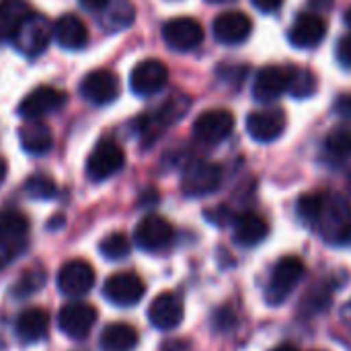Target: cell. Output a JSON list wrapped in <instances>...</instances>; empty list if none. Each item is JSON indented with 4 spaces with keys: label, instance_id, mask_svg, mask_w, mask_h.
Returning <instances> with one entry per match:
<instances>
[{
    "label": "cell",
    "instance_id": "cell-29",
    "mask_svg": "<svg viewBox=\"0 0 351 351\" xmlns=\"http://www.w3.org/2000/svg\"><path fill=\"white\" fill-rule=\"evenodd\" d=\"M29 220L19 212H2L0 214V237L12 241H27Z\"/></svg>",
    "mask_w": 351,
    "mask_h": 351
},
{
    "label": "cell",
    "instance_id": "cell-11",
    "mask_svg": "<svg viewBox=\"0 0 351 351\" xmlns=\"http://www.w3.org/2000/svg\"><path fill=\"white\" fill-rule=\"evenodd\" d=\"M292 66H265L257 72L253 82V97L261 103H269L288 90L292 80Z\"/></svg>",
    "mask_w": 351,
    "mask_h": 351
},
{
    "label": "cell",
    "instance_id": "cell-25",
    "mask_svg": "<svg viewBox=\"0 0 351 351\" xmlns=\"http://www.w3.org/2000/svg\"><path fill=\"white\" fill-rule=\"evenodd\" d=\"M99 346L103 351H132L138 346V331L128 323L107 325L101 333Z\"/></svg>",
    "mask_w": 351,
    "mask_h": 351
},
{
    "label": "cell",
    "instance_id": "cell-44",
    "mask_svg": "<svg viewBox=\"0 0 351 351\" xmlns=\"http://www.w3.org/2000/svg\"><path fill=\"white\" fill-rule=\"evenodd\" d=\"M210 4H228V2H237V0H208Z\"/></svg>",
    "mask_w": 351,
    "mask_h": 351
},
{
    "label": "cell",
    "instance_id": "cell-8",
    "mask_svg": "<svg viewBox=\"0 0 351 351\" xmlns=\"http://www.w3.org/2000/svg\"><path fill=\"white\" fill-rule=\"evenodd\" d=\"M175 230L171 226V222H167L162 216L150 214L146 218H142L134 230V241L142 251H162L173 243Z\"/></svg>",
    "mask_w": 351,
    "mask_h": 351
},
{
    "label": "cell",
    "instance_id": "cell-27",
    "mask_svg": "<svg viewBox=\"0 0 351 351\" xmlns=\"http://www.w3.org/2000/svg\"><path fill=\"white\" fill-rule=\"evenodd\" d=\"M103 10H105L103 25L109 31L128 29L134 23V19H136V8H134L132 0H111Z\"/></svg>",
    "mask_w": 351,
    "mask_h": 351
},
{
    "label": "cell",
    "instance_id": "cell-22",
    "mask_svg": "<svg viewBox=\"0 0 351 351\" xmlns=\"http://www.w3.org/2000/svg\"><path fill=\"white\" fill-rule=\"evenodd\" d=\"M31 14V6L25 0H0V35L14 41Z\"/></svg>",
    "mask_w": 351,
    "mask_h": 351
},
{
    "label": "cell",
    "instance_id": "cell-33",
    "mask_svg": "<svg viewBox=\"0 0 351 351\" xmlns=\"http://www.w3.org/2000/svg\"><path fill=\"white\" fill-rule=\"evenodd\" d=\"M323 197H325V193H306V195L300 197L298 214L306 224L315 226V222L319 218V212H321V206H323Z\"/></svg>",
    "mask_w": 351,
    "mask_h": 351
},
{
    "label": "cell",
    "instance_id": "cell-21",
    "mask_svg": "<svg viewBox=\"0 0 351 351\" xmlns=\"http://www.w3.org/2000/svg\"><path fill=\"white\" fill-rule=\"evenodd\" d=\"M19 142H21L25 152H29L33 156H41V154H47L51 150L53 134L39 119H29L19 130Z\"/></svg>",
    "mask_w": 351,
    "mask_h": 351
},
{
    "label": "cell",
    "instance_id": "cell-26",
    "mask_svg": "<svg viewBox=\"0 0 351 351\" xmlns=\"http://www.w3.org/2000/svg\"><path fill=\"white\" fill-rule=\"evenodd\" d=\"M189 107H191V99H189V97H185V95H175V97H171L169 101H165V103L156 109V113H154L152 117H148V119H144V121L148 123V128L160 130V128H167V125H173L175 121H179V119L189 111Z\"/></svg>",
    "mask_w": 351,
    "mask_h": 351
},
{
    "label": "cell",
    "instance_id": "cell-42",
    "mask_svg": "<svg viewBox=\"0 0 351 351\" xmlns=\"http://www.w3.org/2000/svg\"><path fill=\"white\" fill-rule=\"evenodd\" d=\"M271 351H298V348L296 346H292V343H282V346H278L276 350Z\"/></svg>",
    "mask_w": 351,
    "mask_h": 351
},
{
    "label": "cell",
    "instance_id": "cell-13",
    "mask_svg": "<svg viewBox=\"0 0 351 351\" xmlns=\"http://www.w3.org/2000/svg\"><path fill=\"white\" fill-rule=\"evenodd\" d=\"M58 321L64 335L70 339H84L95 327L97 311L86 302H70L60 311Z\"/></svg>",
    "mask_w": 351,
    "mask_h": 351
},
{
    "label": "cell",
    "instance_id": "cell-19",
    "mask_svg": "<svg viewBox=\"0 0 351 351\" xmlns=\"http://www.w3.org/2000/svg\"><path fill=\"white\" fill-rule=\"evenodd\" d=\"M253 31V23L245 12L228 10L216 16L214 21V37L226 45H239L249 39Z\"/></svg>",
    "mask_w": 351,
    "mask_h": 351
},
{
    "label": "cell",
    "instance_id": "cell-18",
    "mask_svg": "<svg viewBox=\"0 0 351 351\" xmlns=\"http://www.w3.org/2000/svg\"><path fill=\"white\" fill-rule=\"evenodd\" d=\"M51 33H53V29H49V23L45 16L31 14L27 19V23L21 27L19 35L14 37V43L25 56H39L47 47Z\"/></svg>",
    "mask_w": 351,
    "mask_h": 351
},
{
    "label": "cell",
    "instance_id": "cell-38",
    "mask_svg": "<svg viewBox=\"0 0 351 351\" xmlns=\"http://www.w3.org/2000/svg\"><path fill=\"white\" fill-rule=\"evenodd\" d=\"M158 351H193L191 350V343L185 341V339H169L160 346Z\"/></svg>",
    "mask_w": 351,
    "mask_h": 351
},
{
    "label": "cell",
    "instance_id": "cell-4",
    "mask_svg": "<svg viewBox=\"0 0 351 351\" xmlns=\"http://www.w3.org/2000/svg\"><path fill=\"white\" fill-rule=\"evenodd\" d=\"M222 183V171L218 165L208 160L191 162L181 179V189L189 197H204L214 193Z\"/></svg>",
    "mask_w": 351,
    "mask_h": 351
},
{
    "label": "cell",
    "instance_id": "cell-14",
    "mask_svg": "<svg viewBox=\"0 0 351 351\" xmlns=\"http://www.w3.org/2000/svg\"><path fill=\"white\" fill-rule=\"evenodd\" d=\"M80 95L93 105H109L119 95V80L109 70H93L80 82Z\"/></svg>",
    "mask_w": 351,
    "mask_h": 351
},
{
    "label": "cell",
    "instance_id": "cell-2",
    "mask_svg": "<svg viewBox=\"0 0 351 351\" xmlns=\"http://www.w3.org/2000/svg\"><path fill=\"white\" fill-rule=\"evenodd\" d=\"M302 278H304V263H302V259H298L294 255L282 257L276 263L274 271H271V278H269V284H267V292H265V300L271 306H280L294 292V288L300 284Z\"/></svg>",
    "mask_w": 351,
    "mask_h": 351
},
{
    "label": "cell",
    "instance_id": "cell-39",
    "mask_svg": "<svg viewBox=\"0 0 351 351\" xmlns=\"http://www.w3.org/2000/svg\"><path fill=\"white\" fill-rule=\"evenodd\" d=\"M253 4L261 12H276L284 4V0H253Z\"/></svg>",
    "mask_w": 351,
    "mask_h": 351
},
{
    "label": "cell",
    "instance_id": "cell-36",
    "mask_svg": "<svg viewBox=\"0 0 351 351\" xmlns=\"http://www.w3.org/2000/svg\"><path fill=\"white\" fill-rule=\"evenodd\" d=\"M335 56H337V62H339L343 68H351V33L343 35V37L337 41Z\"/></svg>",
    "mask_w": 351,
    "mask_h": 351
},
{
    "label": "cell",
    "instance_id": "cell-45",
    "mask_svg": "<svg viewBox=\"0 0 351 351\" xmlns=\"http://www.w3.org/2000/svg\"><path fill=\"white\" fill-rule=\"evenodd\" d=\"M346 23L351 27V8H348V12H346Z\"/></svg>",
    "mask_w": 351,
    "mask_h": 351
},
{
    "label": "cell",
    "instance_id": "cell-7",
    "mask_svg": "<svg viewBox=\"0 0 351 351\" xmlns=\"http://www.w3.org/2000/svg\"><path fill=\"white\" fill-rule=\"evenodd\" d=\"M162 39L175 51H191L204 41V27L191 16H177L165 23Z\"/></svg>",
    "mask_w": 351,
    "mask_h": 351
},
{
    "label": "cell",
    "instance_id": "cell-35",
    "mask_svg": "<svg viewBox=\"0 0 351 351\" xmlns=\"http://www.w3.org/2000/svg\"><path fill=\"white\" fill-rule=\"evenodd\" d=\"M25 243L27 241H12V239L0 237V269L21 255V251L25 249Z\"/></svg>",
    "mask_w": 351,
    "mask_h": 351
},
{
    "label": "cell",
    "instance_id": "cell-6",
    "mask_svg": "<svg viewBox=\"0 0 351 351\" xmlns=\"http://www.w3.org/2000/svg\"><path fill=\"white\" fill-rule=\"evenodd\" d=\"M144 292L146 286L142 278L132 271H119L103 286V296L115 306H134L144 298Z\"/></svg>",
    "mask_w": 351,
    "mask_h": 351
},
{
    "label": "cell",
    "instance_id": "cell-28",
    "mask_svg": "<svg viewBox=\"0 0 351 351\" xmlns=\"http://www.w3.org/2000/svg\"><path fill=\"white\" fill-rule=\"evenodd\" d=\"M325 148L335 158H350L351 156V123H341L333 128L325 140Z\"/></svg>",
    "mask_w": 351,
    "mask_h": 351
},
{
    "label": "cell",
    "instance_id": "cell-3",
    "mask_svg": "<svg viewBox=\"0 0 351 351\" xmlns=\"http://www.w3.org/2000/svg\"><path fill=\"white\" fill-rule=\"evenodd\" d=\"M125 154L113 140H101L86 158V177L90 181H105L121 171Z\"/></svg>",
    "mask_w": 351,
    "mask_h": 351
},
{
    "label": "cell",
    "instance_id": "cell-1",
    "mask_svg": "<svg viewBox=\"0 0 351 351\" xmlns=\"http://www.w3.org/2000/svg\"><path fill=\"white\" fill-rule=\"evenodd\" d=\"M315 226L335 243H348L351 239V206L343 195L325 193L323 206Z\"/></svg>",
    "mask_w": 351,
    "mask_h": 351
},
{
    "label": "cell",
    "instance_id": "cell-30",
    "mask_svg": "<svg viewBox=\"0 0 351 351\" xmlns=\"http://www.w3.org/2000/svg\"><path fill=\"white\" fill-rule=\"evenodd\" d=\"M99 251L105 259L109 261H119V259H125L132 251V243L130 239L123 234V232H113V234H107L101 243H99Z\"/></svg>",
    "mask_w": 351,
    "mask_h": 351
},
{
    "label": "cell",
    "instance_id": "cell-40",
    "mask_svg": "<svg viewBox=\"0 0 351 351\" xmlns=\"http://www.w3.org/2000/svg\"><path fill=\"white\" fill-rule=\"evenodd\" d=\"M111 0H80V4L86 8V10H103Z\"/></svg>",
    "mask_w": 351,
    "mask_h": 351
},
{
    "label": "cell",
    "instance_id": "cell-10",
    "mask_svg": "<svg viewBox=\"0 0 351 351\" xmlns=\"http://www.w3.org/2000/svg\"><path fill=\"white\" fill-rule=\"evenodd\" d=\"M169 82V68L160 60H142L130 74V86L140 97H150L162 90Z\"/></svg>",
    "mask_w": 351,
    "mask_h": 351
},
{
    "label": "cell",
    "instance_id": "cell-20",
    "mask_svg": "<svg viewBox=\"0 0 351 351\" xmlns=\"http://www.w3.org/2000/svg\"><path fill=\"white\" fill-rule=\"evenodd\" d=\"M53 37L64 49H82L88 43L86 25L76 14H62L53 23Z\"/></svg>",
    "mask_w": 351,
    "mask_h": 351
},
{
    "label": "cell",
    "instance_id": "cell-23",
    "mask_svg": "<svg viewBox=\"0 0 351 351\" xmlns=\"http://www.w3.org/2000/svg\"><path fill=\"white\" fill-rule=\"evenodd\" d=\"M267 232H269V226L265 218L253 212L241 214L234 222V241L243 247H255L263 243Z\"/></svg>",
    "mask_w": 351,
    "mask_h": 351
},
{
    "label": "cell",
    "instance_id": "cell-9",
    "mask_svg": "<svg viewBox=\"0 0 351 351\" xmlns=\"http://www.w3.org/2000/svg\"><path fill=\"white\" fill-rule=\"evenodd\" d=\"M95 286V269L82 259H72L62 265L58 274V288L68 298H80Z\"/></svg>",
    "mask_w": 351,
    "mask_h": 351
},
{
    "label": "cell",
    "instance_id": "cell-32",
    "mask_svg": "<svg viewBox=\"0 0 351 351\" xmlns=\"http://www.w3.org/2000/svg\"><path fill=\"white\" fill-rule=\"evenodd\" d=\"M25 191L33 199H51L56 195L58 187H56L51 177H47L43 173H37V175H31L25 181Z\"/></svg>",
    "mask_w": 351,
    "mask_h": 351
},
{
    "label": "cell",
    "instance_id": "cell-37",
    "mask_svg": "<svg viewBox=\"0 0 351 351\" xmlns=\"http://www.w3.org/2000/svg\"><path fill=\"white\" fill-rule=\"evenodd\" d=\"M206 216H208V220H210L212 224H220V226L228 224V220H230V212H228V208L208 210V212H206Z\"/></svg>",
    "mask_w": 351,
    "mask_h": 351
},
{
    "label": "cell",
    "instance_id": "cell-12",
    "mask_svg": "<svg viewBox=\"0 0 351 351\" xmlns=\"http://www.w3.org/2000/svg\"><path fill=\"white\" fill-rule=\"evenodd\" d=\"M64 103H66V93L53 86H37L21 101L19 115L25 119H41L43 115L62 109Z\"/></svg>",
    "mask_w": 351,
    "mask_h": 351
},
{
    "label": "cell",
    "instance_id": "cell-31",
    "mask_svg": "<svg viewBox=\"0 0 351 351\" xmlns=\"http://www.w3.org/2000/svg\"><path fill=\"white\" fill-rule=\"evenodd\" d=\"M288 93L296 99H308L317 93V76L308 68H294Z\"/></svg>",
    "mask_w": 351,
    "mask_h": 351
},
{
    "label": "cell",
    "instance_id": "cell-16",
    "mask_svg": "<svg viewBox=\"0 0 351 351\" xmlns=\"http://www.w3.org/2000/svg\"><path fill=\"white\" fill-rule=\"evenodd\" d=\"M327 35V23L323 16L313 14V12H304L298 14L294 25L290 27V43L298 49H313L319 43H323Z\"/></svg>",
    "mask_w": 351,
    "mask_h": 351
},
{
    "label": "cell",
    "instance_id": "cell-43",
    "mask_svg": "<svg viewBox=\"0 0 351 351\" xmlns=\"http://www.w3.org/2000/svg\"><path fill=\"white\" fill-rule=\"evenodd\" d=\"M6 171H8V169H6V162L0 158V185H2V183H4V179H6Z\"/></svg>",
    "mask_w": 351,
    "mask_h": 351
},
{
    "label": "cell",
    "instance_id": "cell-17",
    "mask_svg": "<svg viewBox=\"0 0 351 351\" xmlns=\"http://www.w3.org/2000/svg\"><path fill=\"white\" fill-rule=\"evenodd\" d=\"M183 315H185V311H183L181 298L171 292L158 294L148 306V321L152 323V327H156L160 331H171V329L179 327L183 321Z\"/></svg>",
    "mask_w": 351,
    "mask_h": 351
},
{
    "label": "cell",
    "instance_id": "cell-5",
    "mask_svg": "<svg viewBox=\"0 0 351 351\" xmlns=\"http://www.w3.org/2000/svg\"><path fill=\"white\" fill-rule=\"evenodd\" d=\"M234 128V117L228 109H208L193 121V136L204 144L224 142Z\"/></svg>",
    "mask_w": 351,
    "mask_h": 351
},
{
    "label": "cell",
    "instance_id": "cell-34",
    "mask_svg": "<svg viewBox=\"0 0 351 351\" xmlns=\"http://www.w3.org/2000/svg\"><path fill=\"white\" fill-rule=\"evenodd\" d=\"M43 274L41 271H33V269H27L21 278H19V282L12 286V292L19 296V298H27V296H31V294H35L41 286H43Z\"/></svg>",
    "mask_w": 351,
    "mask_h": 351
},
{
    "label": "cell",
    "instance_id": "cell-24",
    "mask_svg": "<svg viewBox=\"0 0 351 351\" xmlns=\"http://www.w3.org/2000/svg\"><path fill=\"white\" fill-rule=\"evenodd\" d=\"M49 327V317L43 308H27L16 317V335L25 343H35L43 339Z\"/></svg>",
    "mask_w": 351,
    "mask_h": 351
},
{
    "label": "cell",
    "instance_id": "cell-15",
    "mask_svg": "<svg viewBox=\"0 0 351 351\" xmlns=\"http://www.w3.org/2000/svg\"><path fill=\"white\" fill-rule=\"evenodd\" d=\"M286 130V113L282 109L253 111L247 117V132L255 142H274Z\"/></svg>",
    "mask_w": 351,
    "mask_h": 351
},
{
    "label": "cell",
    "instance_id": "cell-41",
    "mask_svg": "<svg viewBox=\"0 0 351 351\" xmlns=\"http://www.w3.org/2000/svg\"><path fill=\"white\" fill-rule=\"evenodd\" d=\"M337 111L341 115H351V97L350 95H343L339 101H337Z\"/></svg>",
    "mask_w": 351,
    "mask_h": 351
}]
</instances>
